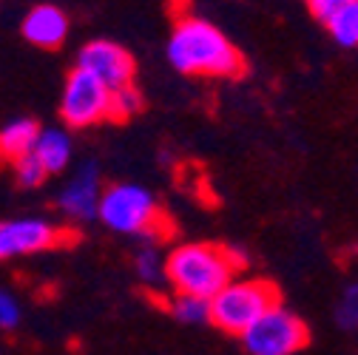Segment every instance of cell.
<instances>
[{"mask_svg": "<svg viewBox=\"0 0 358 355\" xmlns=\"http://www.w3.org/2000/svg\"><path fill=\"white\" fill-rule=\"evenodd\" d=\"M245 268V253L219 242H182L165 253L168 290L208 301L239 279Z\"/></svg>", "mask_w": 358, "mask_h": 355, "instance_id": "2", "label": "cell"}, {"mask_svg": "<svg viewBox=\"0 0 358 355\" xmlns=\"http://www.w3.org/2000/svg\"><path fill=\"white\" fill-rule=\"evenodd\" d=\"M143 111V94L137 85L117 88L111 97V122H128Z\"/></svg>", "mask_w": 358, "mask_h": 355, "instance_id": "16", "label": "cell"}, {"mask_svg": "<svg viewBox=\"0 0 358 355\" xmlns=\"http://www.w3.org/2000/svg\"><path fill=\"white\" fill-rule=\"evenodd\" d=\"M103 194H106V185H103L100 168L94 162H83L57 191L55 205L66 222L83 225V222H94L100 216Z\"/></svg>", "mask_w": 358, "mask_h": 355, "instance_id": "8", "label": "cell"}, {"mask_svg": "<svg viewBox=\"0 0 358 355\" xmlns=\"http://www.w3.org/2000/svg\"><path fill=\"white\" fill-rule=\"evenodd\" d=\"M103 225L120 236H137L140 242H159L173 233V222L159 208L154 194L137 182L106 185L100 216Z\"/></svg>", "mask_w": 358, "mask_h": 355, "instance_id": "3", "label": "cell"}, {"mask_svg": "<svg viewBox=\"0 0 358 355\" xmlns=\"http://www.w3.org/2000/svg\"><path fill=\"white\" fill-rule=\"evenodd\" d=\"M304 3H307V9H310L313 17L327 26V23H330V20L350 3V0H304Z\"/></svg>", "mask_w": 358, "mask_h": 355, "instance_id": "19", "label": "cell"}, {"mask_svg": "<svg viewBox=\"0 0 358 355\" xmlns=\"http://www.w3.org/2000/svg\"><path fill=\"white\" fill-rule=\"evenodd\" d=\"M162 304H165V310L171 313V319H176L179 324H188V327L210 324V301H208V298L171 293Z\"/></svg>", "mask_w": 358, "mask_h": 355, "instance_id": "14", "label": "cell"}, {"mask_svg": "<svg viewBox=\"0 0 358 355\" xmlns=\"http://www.w3.org/2000/svg\"><path fill=\"white\" fill-rule=\"evenodd\" d=\"M111 97L114 92L103 85L94 74L74 66L66 74L63 94H60V119L71 131L94 128L100 122H111Z\"/></svg>", "mask_w": 358, "mask_h": 355, "instance_id": "5", "label": "cell"}, {"mask_svg": "<svg viewBox=\"0 0 358 355\" xmlns=\"http://www.w3.org/2000/svg\"><path fill=\"white\" fill-rule=\"evenodd\" d=\"M20 324V301L0 287V330H15Z\"/></svg>", "mask_w": 358, "mask_h": 355, "instance_id": "18", "label": "cell"}, {"mask_svg": "<svg viewBox=\"0 0 358 355\" xmlns=\"http://www.w3.org/2000/svg\"><path fill=\"white\" fill-rule=\"evenodd\" d=\"M168 63L185 77H228L239 80L248 71V60L210 20L191 12H176L168 46Z\"/></svg>", "mask_w": 358, "mask_h": 355, "instance_id": "1", "label": "cell"}, {"mask_svg": "<svg viewBox=\"0 0 358 355\" xmlns=\"http://www.w3.org/2000/svg\"><path fill=\"white\" fill-rule=\"evenodd\" d=\"M242 344L248 355H296L310 344V327L279 304L242 335Z\"/></svg>", "mask_w": 358, "mask_h": 355, "instance_id": "7", "label": "cell"}, {"mask_svg": "<svg viewBox=\"0 0 358 355\" xmlns=\"http://www.w3.org/2000/svg\"><path fill=\"white\" fill-rule=\"evenodd\" d=\"M77 66L88 74H94L103 85L111 88V92L134 85V77H137V60H134V55L122 46V43H114L106 37L88 40L77 52Z\"/></svg>", "mask_w": 358, "mask_h": 355, "instance_id": "9", "label": "cell"}, {"mask_svg": "<svg viewBox=\"0 0 358 355\" xmlns=\"http://www.w3.org/2000/svg\"><path fill=\"white\" fill-rule=\"evenodd\" d=\"M69 15L55 6V3H37L26 12L23 23H20V34L26 43H31L34 49L43 52H57L63 43L69 40Z\"/></svg>", "mask_w": 358, "mask_h": 355, "instance_id": "10", "label": "cell"}, {"mask_svg": "<svg viewBox=\"0 0 358 355\" xmlns=\"http://www.w3.org/2000/svg\"><path fill=\"white\" fill-rule=\"evenodd\" d=\"M134 273L137 279L148 287H168V276H165V253L159 250L157 242H143L134 253Z\"/></svg>", "mask_w": 358, "mask_h": 355, "instance_id": "13", "label": "cell"}, {"mask_svg": "<svg viewBox=\"0 0 358 355\" xmlns=\"http://www.w3.org/2000/svg\"><path fill=\"white\" fill-rule=\"evenodd\" d=\"M282 293L267 279L239 276L210 298V324L228 335H245L264 313L279 307Z\"/></svg>", "mask_w": 358, "mask_h": 355, "instance_id": "4", "label": "cell"}, {"mask_svg": "<svg viewBox=\"0 0 358 355\" xmlns=\"http://www.w3.org/2000/svg\"><path fill=\"white\" fill-rule=\"evenodd\" d=\"M12 173H15V182L23 188V191H34V188H43L49 180V171L40 165V159L34 154H26L23 159H17L12 165Z\"/></svg>", "mask_w": 358, "mask_h": 355, "instance_id": "17", "label": "cell"}, {"mask_svg": "<svg viewBox=\"0 0 358 355\" xmlns=\"http://www.w3.org/2000/svg\"><path fill=\"white\" fill-rule=\"evenodd\" d=\"M40 122L31 117H17L0 128V162L15 165L26 154L34 151V143L40 137Z\"/></svg>", "mask_w": 358, "mask_h": 355, "instance_id": "12", "label": "cell"}, {"mask_svg": "<svg viewBox=\"0 0 358 355\" xmlns=\"http://www.w3.org/2000/svg\"><path fill=\"white\" fill-rule=\"evenodd\" d=\"M77 242V231L55 219H0V261H12L20 256H34Z\"/></svg>", "mask_w": 358, "mask_h": 355, "instance_id": "6", "label": "cell"}, {"mask_svg": "<svg viewBox=\"0 0 358 355\" xmlns=\"http://www.w3.org/2000/svg\"><path fill=\"white\" fill-rule=\"evenodd\" d=\"M330 34L341 46H358V0H350V3L327 23Z\"/></svg>", "mask_w": 358, "mask_h": 355, "instance_id": "15", "label": "cell"}, {"mask_svg": "<svg viewBox=\"0 0 358 355\" xmlns=\"http://www.w3.org/2000/svg\"><path fill=\"white\" fill-rule=\"evenodd\" d=\"M40 165L49 171V176L55 173H63L69 165H71V134L66 128H57V125H49V128H40V137L34 143V151H31Z\"/></svg>", "mask_w": 358, "mask_h": 355, "instance_id": "11", "label": "cell"}]
</instances>
